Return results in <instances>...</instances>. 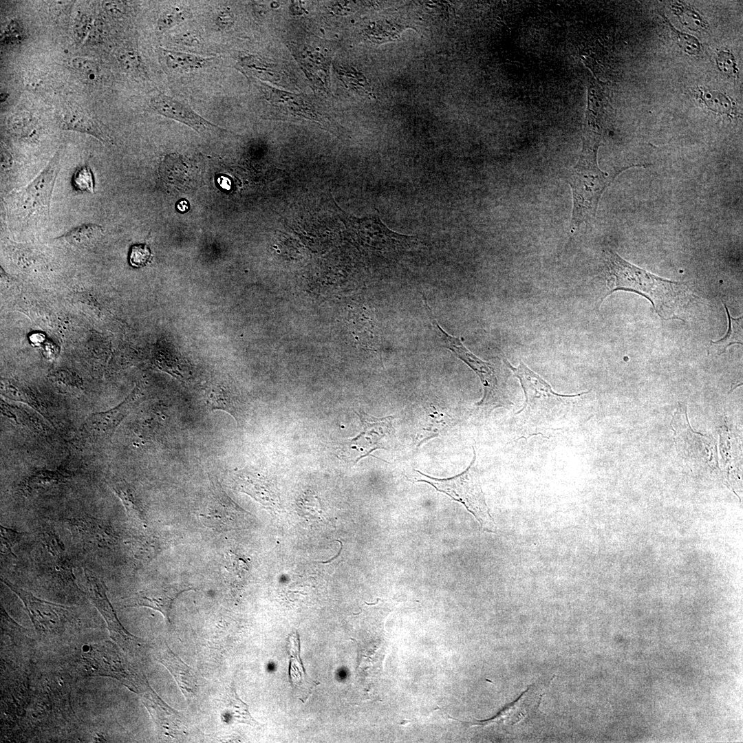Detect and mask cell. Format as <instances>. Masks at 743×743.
I'll return each mask as SVG.
<instances>
[{
	"instance_id": "1",
	"label": "cell",
	"mask_w": 743,
	"mask_h": 743,
	"mask_svg": "<svg viewBox=\"0 0 743 743\" xmlns=\"http://www.w3.org/2000/svg\"><path fill=\"white\" fill-rule=\"evenodd\" d=\"M605 258L608 292L603 300L618 290L636 292L649 300L661 319L682 320L678 314L691 295L685 284L648 272L610 250Z\"/></svg>"
},
{
	"instance_id": "2",
	"label": "cell",
	"mask_w": 743,
	"mask_h": 743,
	"mask_svg": "<svg viewBox=\"0 0 743 743\" xmlns=\"http://www.w3.org/2000/svg\"><path fill=\"white\" fill-rule=\"evenodd\" d=\"M597 147V143L593 147L585 144L579 161L566 176L573 198L570 223L573 232L581 224H588L594 218L599 199L612 181L607 177V173H603L598 166Z\"/></svg>"
},
{
	"instance_id": "3",
	"label": "cell",
	"mask_w": 743,
	"mask_h": 743,
	"mask_svg": "<svg viewBox=\"0 0 743 743\" xmlns=\"http://www.w3.org/2000/svg\"><path fill=\"white\" fill-rule=\"evenodd\" d=\"M118 647L110 641L87 646L80 658L84 670L89 676L115 678L140 695L151 687L145 676L129 663Z\"/></svg>"
},
{
	"instance_id": "4",
	"label": "cell",
	"mask_w": 743,
	"mask_h": 743,
	"mask_svg": "<svg viewBox=\"0 0 743 743\" xmlns=\"http://www.w3.org/2000/svg\"><path fill=\"white\" fill-rule=\"evenodd\" d=\"M469 466L460 474L448 479H437L416 471L428 480H419L433 486L437 491L444 493L453 499L462 503L482 526L493 523L482 491L477 472L475 467L476 453Z\"/></svg>"
},
{
	"instance_id": "5",
	"label": "cell",
	"mask_w": 743,
	"mask_h": 743,
	"mask_svg": "<svg viewBox=\"0 0 743 743\" xmlns=\"http://www.w3.org/2000/svg\"><path fill=\"white\" fill-rule=\"evenodd\" d=\"M60 170V155L56 153L29 184L13 195L14 211L24 222L32 218H49L50 202Z\"/></svg>"
},
{
	"instance_id": "6",
	"label": "cell",
	"mask_w": 743,
	"mask_h": 743,
	"mask_svg": "<svg viewBox=\"0 0 743 743\" xmlns=\"http://www.w3.org/2000/svg\"><path fill=\"white\" fill-rule=\"evenodd\" d=\"M361 423L358 435L341 443L340 456L357 463L376 449H388L394 438L392 417L376 418L363 411L356 412Z\"/></svg>"
},
{
	"instance_id": "7",
	"label": "cell",
	"mask_w": 743,
	"mask_h": 743,
	"mask_svg": "<svg viewBox=\"0 0 743 743\" xmlns=\"http://www.w3.org/2000/svg\"><path fill=\"white\" fill-rule=\"evenodd\" d=\"M22 601L36 633L43 638H54L63 634L72 623V612L67 607L40 599L26 590L1 578Z\"/></svg>"
},
{
	"instance_id": "8",
	"label": "cell",
	"mask_w": 743,
	"mask_h": 743,
	"mask_svg": "<svg viewBox=\"0 0 743 743\" xmlns=\"http://www.w3.org/2000/svg\"><path fill=\"white\" fill-rule=\"evenodd\" d=\"M422 298L428 314L430 315L432 325L442 338L445 347L469 366L480 378L484 388V395L477 405L480 407L493 408L504 405V402L498 392L496 373L492 365L483 361L466 348L460 337L453 336L445 332L434 319L425 297H422Z\"/></svg>"
},
{
	"instance_id": "9",
	"label": "cell",
	"mask_w": 743,
	"mask_h": 743,
	"mask_svg": "<svg viewBox=\"0 0 743 743\" xmlns=\"http://www.w3.org/2000/svg\"><path fill=\"white\" fill-rule=\"evenodd\" d=\"M86 593L103 617L113 640L127 653L137 654L145 647L144 641L129 633L120 622L107 596V588L98 577L85 569Z\"/></svg>"
},
{
	"instance_id": "10",
	"label": "cell",
	"mask_w": 743,
	"mask_h": 743,
	"mask_svg": "<svg viewBox=\"0 0 743 743\" xmlns=\"http://www.w3.org/2000/svg\"><path fill=\"white\" fill-rule=\"evenodd\" d=\"M192 590L180 584L163 583L152 586L125 598L122 607H146L160 612L167 624L171 623L170 611L177 597L184 592Z\"/></svg>"
},
{
	"instance_id": "11",
	"label": "cell",
	"mask_w": 743,
	"mask_h": 743,
	"mask_svg": "<svg viewBox=\"0 0 743 743\" xmlns=\"http://www.w3.org/2000/svg\"><path fill=\"white\" fill-rule=\"evenodd\" d=\"M136 399L137 395L133 391L117 406L107 411L90 415L80 427V437L97 440L112 436L137 402Z\"/></svg>"
},
{
	"instance_id": "12",
	"label": "cell",
	"mask_w": 743,
	"mask_h": 743,
	"mask_svg": "<svg viewBox=\"0 0 743 743\" xmlns=\"http://www.w3.org/2000/svg\"><path fill=\"white\" fill-rule=\"evenodd\" d=\"M150 105L157 114L182 122L199 133L219 129L200 116L186 104L161 92L151 98Z\"/></svg>"
},
{
	"instance_id": "13",
	"label": "cell",
	"mask_w": 743,
	"mask_h": 743,
	"mask_svg": "<svg viewBox=\"0 0 743 743\" xmlns=\"http://www.w3.org/2000/svg\"><path fill=\"white\" fill-rule=\"evenodd\" d=\"M504 360L505 364L513 372L515 376L519 380L524 389L526 404L521 409L526 408L530 409L539 404L542 405L543 402H555L568 396V395L555 393L547 382L530 370L522 362L517 367H515L507 360L504 359Z\"/></svg>"
},
{
	"instance_id": "14",
	"label": "cell",
	"mask_w": 743,
	"mask_h": 743,
	"mask_svg": "<svg viewBox=\"0 0 743 743\" xmlns=\"http://www.w3.org/2000/svg\"><path fill=\"white\" fill-rule=\"evenodd\" d=\"M231 477L232 484L238 491L250 495L268 509L279 507L280 500L275 486L265 476L241 470L234 472Z\"/></svg>"
},
{
	"instance_id": "15",
	"label": "cell",
	"mask_w": 743,
	"mask_h": 743,
	"mask_svg": "<svg viewBox=\"0 0 743 743\" xmlns=\"http://www.w3.org/2000/svg\"><path fill=\"white\" fill-rule=\"evenodd\" d=\"M140 696L142 703L162 733L173 736L185 733L186 727L180 715L169 707L151 687Z\"/></svg>"
},
{
	"instance_id": "16",
	"label": "cell",
	"mask_w": 743,
	"mask_h": 743,
	"mask_svg": "<svg viewBox=\"0 0 743 743\" xmlns=\"http://www.w3.org/2000/svg\"><path fill=\"white\" fill-rule=\"evenodd\" d=\"M157 660L170 671L186 699H193L200 687L196 672L173 652L166 644L158 651Z\"/></svg>"
},
{
	"instance_id": "17",
	"label": "cell",
	"mask_w": 743,
	"mask_h": 743,
	"mask_svg": "<svg viewBox=\"0 0 743 743\" xmlns=\"http://www.w3.org/2000/svg\"><path fill=\"white\" fill-rule=\"evenodd\" d=\"M72 530L85 545L92 548H108L116 541V536L103 521L93 517H76L69 521Z\"/></svg>"
},
{
	"instance_id": "18",
	"label": "cell",
	"mask_w": 743,
	"mask_h": 743,
	"mask_svg": "<svg viewBox=\"0 0 743 743\" xmlns=\"http://www.w3.org/2000/svg\"><path fill=\"white\" fill-rule=\"evenodd\" d=\"M538 689L535 685L529 687L514 702L506 707L497 715L491 720L480 721L478 724L496 722L512 725L524 720L535 713L539 707L543 694L539 693Z\"/></svg>"
},
{
	"instance_id": "19",
	"label": "cell",
	"mask_w": 743,
	"mask_h": 743,
	"mask_svg": "<svg viewBox=\"0 0 743 743\" xmlns=\"http://www.w3.org/2000/svg\"><path fill=\"white\" fill-rule=\"evenodd\" d=\"M204 403L211 411H226L235 420L238 425L241 424L246 419L248 410L246 401L236 394L215 389L206 395Z\"/></svg>"
},
{
	"instance_id": "20",
	"label": "cell",
	"mask_w": 743,
	"mask_h": 743,
	"mask_svg": "<svg viewBox=\"0 0 743 743\" xmlns=\"http://www.w3.org/2000/svg\"><path fill=\"white\" fill-rule=\"evenodd\" d=\"M220 700L221 715L225 722L247 724L252 726L259 725L250 714L248 706L239 698L233 685L226 689Z\"/></svg>"
},
{
	"instance_id": "21",
	"label": "cell",
	"mask_w": 743,
	"mask_h": 743,
	"mask_svg": "<svg viewBox=\"0 0 743 743\" xmlns=\"http://www.w3.org/2000/svg\"><path fill=\"white\" fill-rule=\"evenodd\" d=\"M166 66L171 71L188 72L208 66L213 57H204L186 52L161 49Z\"/></svg>"
},
{
	"instance_id": "22",
	"label": "cell",
	"mask_w": 743,
	"mask_h": 743,
	"mask_svg": "<svg viewBox=\"0 0 743 743\" xmlns=\"http://www.w3.org/2000/svg\"><path fill=\"white\" fill-rule=\"evenodd\" d=\"M73 473L65 466H60L56 470L41 469L34 471L27 477L22 487L24 492L30 493L36 490L64 483L70 479Z\"/></svg>"
},
{
	"instance_id": "23",
	"label": "cell",
	"mask_w": 743,
	"mask_h": 743,
	"mask_svg": "<svg viewBox=\"0 0 743 743\" xmlns=\"http://www.w3.org/2000/svg\"><path fill=\"white\" fill-rule=\"evenodd\" d=\"M61 127L64 130L89 134L104 142L111 141L109 135L94 118L78 111H70L65 114L61 121Z\"/></svg>"
},
{
	"instance_id": "24",
	"label": "cell",
	"mask_w": 743,
	"mask_h": 743,
	"mask_svg": "<svg viewBox=\"0 0 743 743\" xmlns=\"http://www.w3.org/2000/svg\"><path fill=\"white\" fill-rule=\"evenodd\" d=\"M111 486L121 500L128 517L136 521L144 522V515L140 499L134 489L125 480L113 479Z\"/></svg>"
},
{
	"instance_id": "25",
	"label": "cell",
	"mask_w": 743,
	"mask_h": 743,
	"mask_svg": "<svg viewBox=\"0 0 743 743\" xmlns=\"http://www.w3.org/2000/svg\"><path fill=\"white\" fill-rule=\"evenodd\" d=\"M729 321L728 330L724 336L717 341H711L708 354L720 355L733 344L742 345V316L733 318L725 303H723Z\"/></svg>"
},
{
	"instance_id": "26",
	"label": "cell",
	"mask_w": 743,
	"mask_h": 743,
	"mask_svg": "<svg viewBox=\"0 0 743 743\" xmlns=\"http://www.w3.org/2000/svg\"><path fill=\"white\" fill-rule=\"evenodd\" d=\"M1 393L9 399L25 403L41 414L43 417L49 420L47 411L43 405L36 396L25 387L21 386V385L14 381L2 380Z\"/></svg>"
},
{
	"instance_id": "27",
	"label": "cell",
	"mask_w": 743,
	"mask_h": 743,
	"mask_svg": "<svg viewBox=\"0 0 743 743\" xmlns=\"http://www.w3.org/2000/svg\"><path fill=\"white\" fill-rule=\"evenodd\" d=\"M104 234V228L98 224H87L78 226L67 232L58 239L78 247L90 246L99 240Z\"/></svg>"
},
{
	"instance_id": "28",
	"label": "cell",
	"mask_w": 743,
	"mask_h": 743,
	"mask_svg": "<svg viewBox=\"0 0 743 743\" xmlns=\"http://www.w3.org/2000/svg\"><path fill=\"white\" fill-rule=\"evenodd\" d=\"M671 9L678 17L680 22L688 29L696 31L707 28L708 23L696 10L684 3L673 2L671 3Z\"/></svg>"
},
{
	"instance_id": "29",
	"label": "cell",
	"mask_w": 743,
	"mask_h": 743,
	"mask_svg": "<svg viewBox=\"0 0 743 743\" xmlns=\"http://www.w3.org/2000/svg\"><path fill=\"white\" fill-rule=\"evenodd\" d=\"M700 98L713 111L729 115L734 109V104L727 96L720 91L708 89H700Z\"/></svg>"
},
{
	"instance_id": "30",
	"label": "cell",
	"mask_w": 743,
	"mask_h": 743,
	"mask_svg": "<svg viewBox=\"0 0 743 743\" xmlns=\"http://www.w3.org/2000/svg\"><path fill=\"white\" fill-rule=\"evenodd\" d=\"M189 12L184 8L173 7L163 12L157 22V28L160 32H165L182 23L188 17Z\"/></svg>"
},
{
	"instance_id": "31",
	"label": "cell",
	"mask_w": 743,
	"mask_h": 743,
	"mask_svg": "<svg viewBox=\"0 0 743 743\" xmlns=\"http://www.w3.org/2000/svg\"><path fill=\"white\" fill-rule=\"evenodd\" d=\"M73 68L86 80L92 83L99 76L98 65L94 61L83 57L74 58L71 61Z\"/></svg>"
},
{
	"instance_id": "32",
	"label": "cell",
	"mask_w": 743,
	"mask_h": 743,
	"mask_svg": "<svg viewBox=\"0 0 743 743\" xmlns=\"http://www.w3.org/2000/svg\"><path fill=\"white\" fill-rule=\"evenodd\" d=\"M663 17L665 18L671 32L676 36L679 46L689 55L696 56L699 54L701 51V44L698 39L690 34L680 32L672 25L665 16H663Z\"/></svg>"
},
{
	"instance_id": "33",
	"label": "cell",
	"mask_w": 743,
	"mask_h": 743,
	"mask_svg": "<svg viewBox=\"0 0 743 743\" xmlns=\"http://www.w3.org/2000/svg\"><path fill=\"white\" fill-rule=\"evenodd\" d=\"M74 189L80 192L92 193L94 191V180L90 168L84 165L78 169L72 179Z\"/></svg>"
},
{
	"instance_id": "34",
	"label": "cell",
	"mask_w": 743,
	"mask_h": 743,
	"mask_svg": "<svg viewBox=\"0 0 743 743\" xmlns=\"http://www.w3.org/2000/svg\"><path fill=\"white\" fill-rule=\"evenodd\" d=\"M151 257V252L147 244H136L131 248L129 261L131 266L140 268L145 266Z\"/></svg>"
},
{
	"instance_id": "35",
	"label": "cell",
	"mask_w": 743,
	"mask_h": 743,
	"mask_svg": "<svg viewBox=\"0 0 743 743\" xmlns=\"http://www.w3.org/2000/svg\"><path fill=\"white\" fill-rule=\"evenodd\" d=\"M716 63L718 69L725 75L729 77H735L738 69L733 54L725 50H721L717 54Z\"/></svg>"
},
{
	"instance_id": "36",
	"label": "cell",
	"mask_w": 743,
	"mask_h": 743,
	"mask_svg": "<svg viewBox=\"0 0 743 743\" xmlns=\"http://www.w3.org/2000/svg\"><path fill=\"white\" fill-rule=\"evenodd\" d=\"M23 533L1 526V551L3 554H12V548L17 543Z\"/></svg>"
},
{
	"instance_id": "37",
	"label": "cell",
	"mask_w": 743,
	"mask_h": 743,
	"mask_svg": "<svg viewBox=\"0 0 743 743\" xmlns=\"http://www.w3.org/2000/svg\"><path fill=\"white\" fill-rule=\"evenodd\" d=\"M244 65L248 68V69L256 73L257 77L268 78L269 80H275L277 78V76H276L277 73L273 68L257 58H246Z\"/></svg>"
},
{
	"instance_id": "38",
	"label": "cell",
	"mask_w": 743,
	"mask_h": 743,
	"mask_svg": "<svg viewBox=\"0 0 743 743\" xmlns=\"http://www.w3.org/2000/svg\"><path fill=\"white\" fill-rule=\"evenodd\" d=\"M116 56L120 64L126 69H135L139 65L138 56L131 48L124 47L119 49Z\"/></svg>"
},
{
	"instance_id": "39",
	"label": "cell",
	"mask_w": 743,
	"mask_h": 743,
	"mask_svg": "<svg viewBox=\"0 0 743 743\" xmlns=\"http://www.w3.org/2000/svg\"><path fill=\"white\" fill-rule=\"evenodd\" d=\"M91 28V19L86 14H80L74 24V36L78 42H82Z\"/></svg>"
},
{
	"instance_id": "40",
	"label": "cell",
	"mask_w": 743,
	"mask_h": 743,
	"mask_svg": "<svg viewBox=\"0 0 743 743\" xmlns=\"http://www.w3.org/2000/svg\"><path fill=\"white\" fill-rule=\"evenodd\" d=\"M31 122L32 118L29 114L19 113L10 118L9 125L13 131L19 132L26 128Z\"/></svg>"
},
{
	"instance_id": "41",
	"label": "cell",
	"mask_w": 743,
	"mask_h": 743,
	"mask_svg": "<svg viewBox=\"0 0 743 743\" xmlns=\"http://www.w3.org/2000/svg\"><path fill=\"white\" fill-rule=\"evenodd\" d=\"M105 12L114 17H118L123 12L122 3L120 1H105L103 2Z\"/></svg>"
},
{
	"instance_id": "42",
	"label": "cell",
	"mask_w": 743,
	"mask_h": 743,
	"mask_svg": "<svg viewBox=\"0 0 743 743\" xmlns=\"http://www.w3.org/2000/svg\"><path fill=\"white\" fill-rule=\"evenodd\" d=\"M233 23V17L228 9H224L220 11L216 18L217 25L222 28H228Z\"/></svg>"
},
{
	"instance_id": "43",
	"label": "cell",
	"mask_w": 743,
	"mask_h": 743,
	"mask_svg": "<svg viewBox=\"0 0 743 743\" xmlns=\"http://www.w3.org/2000/svg\"><path fill=\"white\" fill-rule=\"evenodd\" d=\"M30 339L32 343H34L36 344H38V343H41L42 341H43L44 336L43 334H41L36 333V334H32Z\"/></svg>"
},
{
	"instance_id": "44",
	"label": "cell",
	"mask_w": 743,
	"mask_h": 743,
	"mask_svg": "<svg viewBox=\"0 0 743 743\" xmlns=\"http://www.w3.org/2000/svg\"><path fill=\"white\" fill-rule=\"evenodd\" d=\"M185 202L186 201H181L180 202H179L178 206H177V207L180 208H178L179 211H180L182 212H184V211H186L184 207V204L185 203Z\"/></svg>"
},
{
	"instance_id": "45",
	"label": "cell",
	"mask_w": 743,
	"mask_h": 743,
	"mask_svg": "<svg viewBox=\"0 0 743 743\" xmlns=\"http://www.w3.org/2000/svg\"><path fill=\"white\" fill-rule=\"evenodd\" d=\"M8 94H6V93H5V92H3V93L1 92V97H0V99H1V102H3V101H5V100H6V98H8Z\"/></svg>"
}]
</instances>
